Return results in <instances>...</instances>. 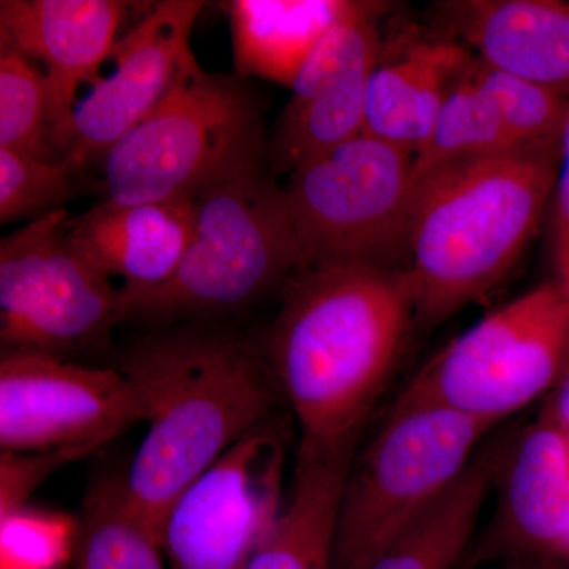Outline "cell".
<instances>
[{
	"instance_id": "cell-1",
	"label": "cell",
	"mask_w": 569,
	"mask_h": 569,
	"mask_svg": "<svg viewBox=\"0 0 569 569\" xmlns=\"http://www.w3.org/2000/svg\"><path fill=\"white\" fill-rule=\"evenodd\" d=\"M413 323L406 269L313 264L290 277L261 347L301 438L362 436Z\"/></svg>"
},
{
	"instance_id": "cell-2",
	"label": "cell",
	"mask_w": 569,
	"mask_h": 569,
	"mask_svg": "<svg viewBox=\"0 0 569 569\" xmlns=\"http://www.w3.org/2000/svg\"><path fill=\"white\" fill-rule=\"evenodd\" d=\"M118 369L137 389L148 422L123 473L127 497L162 541L183 490L277 413L283 396L261 343L222 329L187 326L146 337L123 351Z\"/></svg>"
},
{
	"instance_id": "cell-3",
	"label": "cell",
	"mask_w": 569,
	"mask_h": 569,
	"mask_svg": "<svg viewBox=\"0 0 569 569\" xmlns=\"http://www.w3.org/2000/svg\"><path fill=\"white\" fill-rule=\"evenodd\" d=\"M559 156L509 149L415 178L402 269L417 323L440 326L511 274L552 200Z\"/></svg>"
},
{
	"instance_id": "cell-4",
	"label": "cell",
	"mask_w": 569,
	"mask_h": 569,
	"mask_svg": "<svg viewBox=\"0 0 569 569\" xmlns=\"http://www.w3.org/2000/svg\"><path fill=\"white\" fill-rule=\"evenodd\" d=\"M263 107L244 78L209 73L187 56L173 88L102 160L103 201L197 200L268 170Z\"/></svg>"
},
{
	"instance_id": "cell-5",
	"label": "cell",
	"mask_w": 569,
	"mask_h": 569,
	"mask_svg": "<svg viewBox=\"0 0 569 569\" xmlns=\"http://www.w3.org/2000/svg\"><path fill=\"white\" fill-rule=\"evenodd\" d=\"M301 268L282 186L268 170L246 174L194 200L192 241L170 279L119 288V325L230 312Z\"/></svg>"
},
{
	"instance_id": "cell-6",
	"label": "cell",
	"mask_w": 569,
	"mask_h": 569,
	"mask_svg": "<svg viewBox=\"0 0 569 569\" xmlns=\"http://www.w3.org/2000/svg\"><path fill=\"white\" fill-rule=\"evenodd\" d=\"M493 427L436 407L389 411L356 451L337 515L331 569H372L466 471Z\"/></svg>"
},
{
	"instance_id": "cell-7",
	"label": "cell",
	"mask_w": 569,
	"mask_h": 569,
	"mask_svg": "<svg viewBox=\"0 0 569 569\" xmlns=\"http://www.w3.org/2000/svg\"><path fill=\"white\" fill-rule=\"evenodd\" d=\"M569 358V296L539 284L430 358L395 406L436 407L497 427L548 397Z\"/></svg>"
},
{
	"instance_id": "cell-8",
	"label": "cell",
	"mask_w": 569,
	"mask_h": 569,
	"mask_svg": "<svg viewBox=\"0 0 569 569\" xmlns=\"http://www.w3.org/2000/svg\"><path fill=\"white\" fill-rule=\"evenodd\" d=\"M302 254L313 264L403 268L413 152L361 133L302 164L282 186Z\"/></svg>"
},
{
	"instance_id": "cell-9",
	"label": "cell",
	"mask_w": 569,
	"mask_h": 569,
	"mask_svg": "<svg viewBox=\"0 0 569 569\" xmlns=\"http://www.w3.org/2000/svg\"><path fill=\"white\" fill-rule=\"evenodd\" d=\"M66 208L0 241L2 351L69 358L103 350L119 325V288L74 252Z\"/></svg>"
},
{
	"instance_id": "cell-10",
	"label": "cell",
	"mask_w": 569,
	"mask_h": 569,
	"mask_svg": "<svg viewBox=\"0 0 569 569\" xmlns=\"http://www.w3.org/2000/svg\"><path fill=\"white\" fill-rule=\"evenodd\" d=\"M284 426L274 413L194 479L168 512L171 569H246L282 516Z\"/></svg>"
},
{
	"instance_id": "cell-11",
	"label": "cell",
	"mask_w": 569,
	"mask_h": 569,
	"mask_svg": "<svg viewBox=\"0 0 569 569\" xmlns=\"http://www.w3.org/2000/svg\"><path fill=\"white\" fill-rule=\"evenodd\" d=\"M144 421L137 389L118 367L77 365L39 351H2V452H92Z\"/></svg>"
},
{
	"instance_id": "cell-12",
	"label": "cell",
	"mask_w": 569,
	"mask_h": 569,
	"mask_svg": "<svg viewBox=\"0 0 569 569\" xmlns=\"http://www.w3.org/2000/svg\"><path fill=\"white\" fill-rule=\"evenodd\" d=\"M387 10L376 2L340 22L307 58L269 138V173L290 176L365 133L367 84L383 54L377 21Z\"/></svg>"
},
{
	"instance_id": "cell-13",
	"label": "cell",
	"mask_w": 569,
	"mask_h": 569,
	"mask_svg": "<svg viewBox=\"0 0 569 569\" xmlns=\"http://www.w3.org/2000/svg\"><path fill=\"white\" fill-rule=\"evenodd\" d=\"M204 2L164 0L116 41L114 69L78 100L66 159L82 168L140 126L170 89L187 56Z\"/></svg>"
},
{
	"instance_id": "cell-14",
	"label": "cell",
	"mask_w": 569,
	"mask_h": 569,
	"mask_svg": "<svg viewBox=\"0 0 569 569\" xmlns=\"http://www.w3.org/2000/svg\"><path fill=\"white\" fill-rule=\"evenodd\" d=\"M132 3L119 0H2L0 40L43 70L56 148L66 159L82 84H96Z\"/></svg>"
},
{
	"instance_id": "cell-15",
	"label": "cell",
	"mask_w": 569,
	"mask_h": 569,
	"mask_svg": "<svg viewBox=\"0 0 569 569\" xmlns=\"http://www.w3.org/2000/svg\"><path fill=\"white\" fill-rule=\"evenodd\" d=\"M436 10L445 36L478 61L569 97V2L448 0Z\"/></svg>"
},
{
	"instance_id": "cell-16",
	"label": "cell",
	"mask_w": 569,
	"mask_h": 569,
	"mask_svg": "<svg viewBox=\"0 0 569 569\" xmlns=\"http://www.w3.org/2000/svg\"><path fill=\"white\" fill-rule=\"evenodd\" d=\"M194 230V200L119 206L100 200L70 217L74 252L103 276L151 287L173 276Z\"/></svg>"
},
{
	"instance_id": "cell-17",
	"label": "cell",
	"mask_w": 569,
	"mask_h": 569,
	"mask_svg": "<svg viewBox=\"0 0 569 569\" xmlns=\"http://www.w3.org/2000/svg\"><path fill=\"white\" fill-rule=\"evenodd\" d=\"M503 479L498 537L515 552L567 556L569 546V438L539 418L515 436Z\"/></svg>"
},
{
	"instance_id": "cell-18",
	"label": "cell",
	"mask_w": 569,
	"mask_h": 569,
	"mask_svg": "<svg viewBox=\"0 0 569 569\" xmlns=\"http://www.w3.org/2000/svg\"><path fill=\"white\" fill-rule=\"evenodd\" d=\"M471 61L447 36L410 41L395 58L381 54L367 84L365 133L415 153Z\"/></svg>"
},
{
	"instance_id": "cell-19",
	"label": "cell",
	"mask_w": 569,
	"mask_h": 569,
	"mask_svg": "<svg viewBox=\"0 0 569 569\" xmlns=\"http://www.w3.org/2000/svg\"><path fill=\"white\" fill-rule=\"evenodd\" d=\"M359 440H299L290 500L246 569H331L340 497Z\"/></svg>"
},
{
	"instance_id": "cell-20",
	"label": "cell",
	"mask_w": 569,
	"mask_h": 569,
	"mask_svg": "<svg viewBox=\"0 0 569 569\" xmlns=\"http://www.w3.org/2000/svg\"><path fill=\"white\" fill-rule=\"evenodd\" d=\"M366 0H231L236 74L291 88L317 44L340 22L366 13Z\"/></svg>"
},
{
	"instance_id": "cell-21",
	"label": "cell",
	"mask_w": 569,
	"mask_h": 569,
	"mask_svg": "<svg viewBox=\"0 0 569 569\" xmlns=\"http://www.w3.org/2000/svg\"><path fill=\"white\" fill-rule=\"evenodd\" d=\"M515 437L485 441L466 471L408 527L372 569H452L462 559Z\"/></svg>"
},
{
	"instance_id": "cell-22",
	"label": "cell",
	"mask_w": 569,
	"mask_h": 569,
	"mask_svg": "<svg viewBox=\"0 0 569 569\" xmlns=\"http://www.w3.org/2000/svg\"><path fill=\"white\" fill-rule=\"evenodd\" d=\"M71 569H171L130 505L123 473H104L86 490Z\"/></svg>"
},
{
	"instance_id": "cell-23",
	"label": "cell",
	"mask_w": 569,
	"mask_h": 569,
	"mask_svg": "<svg viewBox=\"0 0 569 569\" xmlns=\"http://www.w3.org/2000/svg\"><path fill=\"white\" fill-rule=\"evenodd\" d=\"M518 148L475 77L471 61L449 89L429 133L413 153L415 178L458 160Z\"/></svg>"
},
{
	"instance_id": "cell-24",
	"label": "cell",
	"mask_w": 569,
	"mask_h": 569,
	"mask_svg": "<svg viewBox=\"0 0 569 569\" xmlns=\"http://www.w3.org/2000/svg\"><path fill=\"white\" fill-rule=\"evenodd\" d=\"M0 149L61 160L52 132L50 91L43 70L0 40Z\"/></svg>"
},
{
	"instance_id": "cell-25",
	"label": "cell",
	"mask_w": 569,
	"mask_h": 569,
	"mask_svg": "<svg viewBox=\"0 0 569 569\" xmlns=\"http://www.w3.org/2000/svg\"><path fill=\"white\" fill-rule=\"evenodd\" d=\"M473 73L492 103L505 129L519 148H559L569 110V97L492 69L477 58Z\"/></svg>"
},
{
	"instance_id": "cell-26",
	"label": "cell",
	"mask_w": 569,
	"mask_h": 569,
	"mask_svg": "<svg viewBox=\"0 0 569 569\" xmlns=\"http://www.w3.org/2000/svg\"><path fill=\"white\" fill-rule=\"evenodd\" d=\"M80 168L0 149V223L36 220L66 208L80 192Z\"/></svg>"
},
{
	"instance_id": "cell-27",
	"label": "cell",
	"mask_w": 569,
	"mask_h": 569,
	"mask_svg": "<svg viewBox=\"0 0 569 569\" xmlns=\"http://www.w3.org/2000/svg\"><path fill=\"white\" fill-rule=\"evenodd\" d=\"M78 518L20 508L0 516V569H62L71 565Z\"/></svg>"
},
{
	"instance_id": "cell-28",
	"label": "cell",
	"mask_w": 569,
	"mask_h": 569,
	"mask_svg": "<svg viewBox=\"0 0 569 569\" xmlns=\"http://www.w3.org/2000/svg\"><path fill=\"white\" fill-rule=\"evenodd\" d=\"M88 455L81 449L2 452L0 456V516L24 508L33 490L59 467Z\"/></svg>"
},
{
	"instance_id": "cell-29",
	"label": "cell",
	"mask_w": 569,
	"mask_h": 569,
	"mask_svg": "<svg viewBox=\"0 0 569 569\" xmlns=\"http://www.w3.org/2000/svg\"><path fill=\"white\" fill-rule=\"evenodd\" d=\"M553 263L557 276L569 264V110L560 137L559 173L553 189Z\"/></svg>"
},
{
	"instance_id": "cell-30",
	"label": "cell",
	"mask_w": 569,
	"mask_h": 569,
	"mask_svg": "<svg viewBox=\"0 0 569 569\" xmlns=\"http://www.w3.org/2000/svg\"><path fill=\"white\" fill-rule=\"evenodd\" d=\"M541 418L560 426L561 429H569V358L559 381L548 395Z\"/></svg>"
},
{
	"instance_id": "cell-31",
	"label": "cell",
	"mask_w": 569,
	"mask_h": 569,
	"mask_svg": "<svg viewBox=\"0 0 569 569\" xmlns=\"http://www.w3.org/2000/svg\"><path fill=\"white\" fill-rule=\"evenodd\" d=\"M556 282L569 296V264L560 276H557Z\"/></svg>"
},
{
	"instance_id": "cell-32",
	"label": "cell",
	"mask_w": 569,
	"mask_h": 569,
	"mask_svg": "<svg viewBox=\"0 0 569 569\" xmlns=\"http://www.w3.org/2000/svg\"><path fill=\"white\" fill-rule=\"evenodd\" d=\"M565 432H567V436L569 438V429H565Z\"/></svg>"
}]
</instances>
